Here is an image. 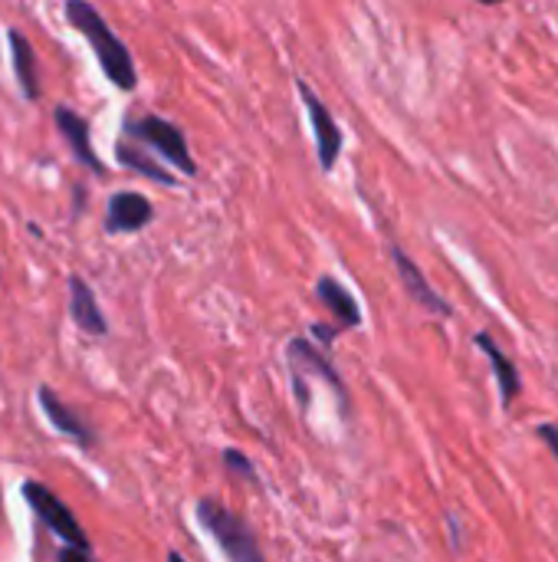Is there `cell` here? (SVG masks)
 Here are the masks:
<instances>
[{"label": "cell", "instance_id": "ba28073f", "mask_svg": "<svg viewBox=\"0 0 558 562\" xmlns=\"http://www.w3.org/2000/svg\"><path fill=\"white\" fill-rule=\"evenodd\" d=\"M53 119H56V128H59L62 142H66L69 151L76 155V161H79L82 168H89L92 175H105V165L99 161V155H95V148H92V138H89V122H86L79 112H72L69 105H56Z\"/></svg>", "mask_w": 558, "mask_h": 562}, {"label": "cell", "instance_id": "9a60e30c", "mask_svg": "<svg viewBox=\"0 0 558 562\" xmlns=\"http://www.w3.org/2000/svg\"><path fill=\"white\" fill-rule=\"evenodd\" d=\"M115 158H118L122 168H128V171H135V175H141V178H148V181H158V184H164V188H174V184H178V178H174L161 161H155L145 148L132 145L128 138H122V142L115 145Z\"/></svg>", "mask_w": 558, "mask_h": 562}, {"label": "cell", "instance_id": "7c38bea8", "mask_svg": "<svg viewBox=\"0 0 558 562\" xmlns=\"http://www.w3.org/2000/svg\"><path fill=\"white\" fill-rule=\"evenodd\" d=\"M477 349L490 359V366H493V375H497V385H500V402H503V408H510L513 402H516V395H520V389H523V379H520V372H516V366H513V359L500 349V342L490 336V333H477Z\"/></svg>", "mask_w": 558, "mask_h": 562}, {"label": "cell", "instance_id": "2e32d148", "mask_svg": "<svg viewBox=\"0 0 558 562\" xmlns=\"http://www.w3.org/2000/svg\"><path fill=\"white\" fill-rule=\"evenodd\" d=\"M220 458H224V468H227L234 477L250 481V484L257 481V468H253V461H250L243 451H237V448H224V454H220Z\"/></svg>", "mask_w": 558, "mask_h": 562}, {"label": "cell", "instance_id": "30bf717a", "mask_svg": "<svg viewBox=\"0 0 558 562\" xmlns=\"http://www.w3.org/2000/svg\"><path fill=\"white\" fill-rule=\"evenodd\" d=\"M69 319L86 336H105L109 333V323L102 316V306L95 300V290L79 273L69 277Z\"/></svg>", "mask_w": 558, "mask_h": 562}, {"label": "cell", "instance_id": "7a4b0ae2", "mask_svg": "<svg viewBox=\"0 0 558 562\" xmlns=\"http://www.w3.org/2000/svg\"><path fill=\"white\" fill-rule=\"evenodd\" d=\"M197 524L217 540V547L224 550V557L227 562H266L263 557V550H260V540H257V533H253V527L240 517V514H234V510H227L220 501H214V497H204V501H197Z\"/></svg>", "mask_w": 558, "mask_h": 562}, {"label": "cell", "instance_id": "ffe728a7", "mask_svg": "<svg viewBox=\"0 0 558 562\" xmlns=\"http://www.w3.org/2000/svg\"><path fill=\"white\" fill-rule=\"evenodd\" d=\"M168 562H187V560H184L181 553H174V550H171V553H168Z\"/></svg>", "mask_w": 558, "mask_h": 562}, {"label": "cell", "instance_id": "6da1fadb", "mask_svg": "<svg viewBox=\"0 0 558 562\" xmlns=\"http://www.w3.org/2000/svg\"><path fill=\"white\" fill-rule=\"evenodd\" d=\"M66 20H69V26H76V30L89 40V46H92V53H95L102 72H105V79H109L115 89L132 92V89L138 86L135 59H132L128 46L112 33V26L105 23V16H102L92 3H86V0H69V3H66Z\"/></svg>", "mask_w": 558, "mask_h": 562}, {"label": "cell", "instance_id": "d6986e66", "mask_svg": "<svg viewBox=\"0 0 558 562\" xmlns=\"http://www.w3.org/2000/svg\"><path fill=\"white\" fill-rule=\"evenodd\" d=\"M312 336H316L322 346H332V339L339 336V326H322V323H316V326H312Z\"/></svg>", "mask_w": 558, "mask_h": 562}, {"label": "cell", "instance_id": "277c9868", "mask_svg": "<svg viewBox=\"0 0 558 562\" xmlns=\"http://www.w3.org/2000/svg\"><path fill=\"white\" fill-rule=\"evenodd\" d=\"M20 494H23V501H26V507L36 514V520L43 524V527H49L59 540H62V547H76V550H89V537L82 533V527H79V520H76V514L46 487V484H39V481H23V487H20Z\"/></svg>", "mask_w": 558, "mask_h": 562}, {"label": "cell", "instance_id": "8992f818", "mask_svg": "<svg viewBox=\"0 0 558 562\" xmlns=\"http://www.w3.org/2000/svg\"><path fill=\"white\" fill-rule=\"evenodd\" d=\"M155 221V204L138 191H115L105 207V231L109 234H135Z\"/></svg>", "mask_w": 558, "mask_h": 562}, {"label": "cell", "instance_id": "9c48e42d", "mask_svg": "<svg viewBox=\"0 0 558 562\" xmlns=\"http://www.w3.org/2000/svg\"><path fill=\"white\" fill-rule=\"evenodd\" d=\"M286 356H289V372H296V375H319V379H326L332 389H335V395L342 398V402H349V389H345V382L339 379V372L332 369V362L316 349V342H309V339H303V336H296V339H289V346H286Z\"/></svg>", "mask_w": 558, "mask_h": 562}, {"label": "cell", "instance_id": "5b68a950", "mask_svg": "<svg viewBox=\"0 0 558 562\" xmlns=\"http://www.w3.org/2000/svg\"><path fill=\"white\" fill-rule=\"evenodd\" d=\"M299 95L306 102V112H309V122H312V132H316V151H319V165L322 171H332L339 155H342V145H345V135L339 128V122L332 119L329 105L312 92V86L306 79H299Z\"/></svg>", "mask_w": 558, "mask_h": 562}, {"label": "cell", "instance_id": "52a82bcc", "mask_svg": "<svg viewBox=\"0 0 558 562\" xmlns=\"http://www.w3.org/2000/svg\"><path fill=\"white\" fill-rule=\"evenodd\" d=\"M388 254H391V263L398 267V277H401L408 296H411L418 306H424V313H437V316H451V313H454L451 303L428 283V277L418 270V263H414L398 244H388Z\"/></svg>", "mask_w": 558, "mask_h": 562}, {"label": "cell", "instance_id": "5bb4252c", "mask_svg": "<svg viewBox=\"0 0 558 562\" xmlns=\"http://www.w3.org/2000/svg\"><path fill=\"white\" fill-rule=\"evenodd\" d=\"M10 49H13V76H16V86L23 92L26 102H36L39 99V66H36V53L30 46V40L20 33V30H10Z\"/></svg>", "mask_w": 558, "mask_h": 562}, {"label": "cell", "instance_id": "ac0fdd59", "mask_svg": "<svg viewBox=\"0 0 558 562\" xmlns=\"http://www.w3.org/2000/svg\"><path fill=\"white\" fill-rule=\"evenodd\" d=\"M56 562H95L89 557V550H76V547H62L56 553Z\"/></svg>", "mask_w": 558, "mask_h": 562}, {"label": "cell", "instance_id": "8fae6325", "mask_svg": "<svg viewBox=\"0 0 558 562\" xmlns=\"http://www.w3.org/2000/svg\"><path fill=\"white\" fill-rule=\"evenodd\" d=\"M36 398H39V408H43V415L49 418V425L59 431V435H66V438H72L76 445H82L86 451H92V445H95V435L89 431V425L72 412V408H66L62 402H59V395L49 389V385H39L36 389Z\"/></svg>", "mask_w": 558, "mask_h": 562}, {"label": "cell", "instance_id": "3957f363", "mask_svg": "<svg viewBox=\"0 0 558 562\" xmlns=\"http://www.w3.org/2000/svg\"><path fill=\"white\" fill-rule=\"evenodd\" d=\"M125 135L128 142H138L151 151H158L164 161H171L181 175L194 178L197 175V161L191 158V148H187V138L184 132L161 119V115H138V119H125Z\"/></svg>", "mask_w": 558, "mask_h": 562}, {"label": "cell", "instance_id": "4fadbf2b", "mask_svg": "<svg viewBox=\"0 0 558 562\" xmlns=\"http://www.w3.org/2000/svg\"><path fill=\"white\" fill-rule=\"evenodd\" d=\"M316 296L319 303L339 319V329H355L362 326V306L358 300L345 290V283H339L335 277H319L316 280Z\"/></svg>", "mask_w": 558, "mask_h": 562}, {"label": "cell", "instance_id": "e0dca14e", "mask_svg": "<svg viewBox=\"0 0 558 562\" xmlns=\"http://www.w3.org/2000/svg\"><path fill=\"white\" fill-rule=\"evenodd\" d=\"M536 435L546 441V448L553 451V458L558 461V428L556 425H539V428H536Z\"/></svg>", "mask_w": 558, "mask_h": 562}]
</instances>
